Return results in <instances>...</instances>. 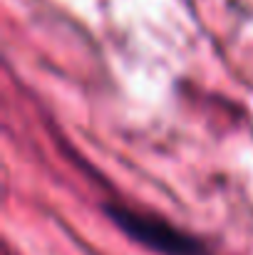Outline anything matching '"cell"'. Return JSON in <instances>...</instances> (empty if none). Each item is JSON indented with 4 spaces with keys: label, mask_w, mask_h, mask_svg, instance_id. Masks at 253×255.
Listing matches in <instances>:
<instances>
[{
    "label": "cell",
    "mask_w": 253,
    "mask_h": 255,
    "mask_svg": "<svg viewBox=\"0 0 253 255\" xmlns=\"http://www.w3.org/2000/svg\"><path fill=\"white\" fill-rule=\"evenodd\" d=\"M104 213L129 241H134L144 251L157 255H211L209 246L199 236L179 228L154 211L114 201L104 203Z\"/></svg>",
    "instance_id": "obj_1"
}]
</instances>
